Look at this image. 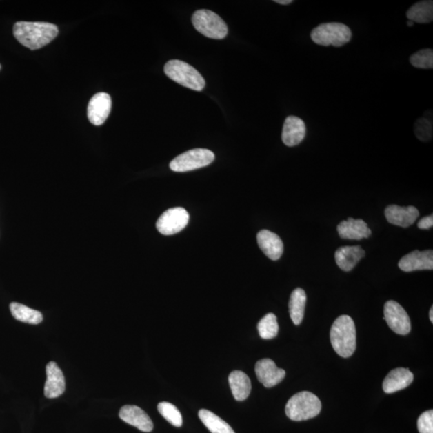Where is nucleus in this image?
Returning <instances> with one entry per match:
<instances>
[{"label": "nucleus", "instance_id": "28", "mask_svg": "<svg viewBox=\"0 0 433 433\" xmlns=\"http://www.w3.org/2000/svg\"><path fill=\"white\" fill-rule=\"evenodd\" d=\"M412 66L424 70H432L433 68V51L432 49H423L413 54L410 57Z\"/></svg>", "mask_w": 433, "mask_h": 433}, {"label": "nucleus", "instance_id": "10", "mask_svg": "<svg viewBox=\"0 0 433 433\" xmlns=\"http://www.w3.org/2000/svg\"><path fill=\"white\" fill-rule=\"evenodd\" d=\"M112 100L105 92L97 93L92 97L88 106V120L93 125L99 126L106 121L110 114Z\"/></svg>", "mask_w": 433, "mask_h": 433}, {"label": "nucleus", "instance_id": "31", "mask_svg": "<svg viewBox=\"0 0 433 433\" xmlns=\"http://www.w3.org/2000/svg\"><path fill=\"white\" fill-rule=\"evenodd\" d=\"M433 225V216L432 215L425 216L420 220L418 223V228L421 230H429L432 228Z\"/></svg>", "mask_w": 433, "mask_h": 433}, {"label": "nucleus", "instance_id": "6", "mask_svg": "<svg viewBox=\"0 0 433 433\" xmlns=\"http://www.w3.org/2000/svg\"><path fill=\"white\" fill-rule=\"evenodd\" d=\"M192 22L197 31L203 36L214 39H223L228 34V28L219 14L210 10H199L194 13Z\"/></svg>", "mask_w": 433, "mask_h": 433}, {"label": "nucleus", "instance_id": "35", "mask_svg": "<svg viewBox=\"0 0 433 433\" xmlns=\"http://www.w3.org/2000/svg\"><path fill=\"white\" fill-rule=\"evenodd\" d=\"M0 68H1V66H0Z\"/></svg>", "mask_w": 433, "mask_h": 433}, {"label": "nucleus", "instance_id": "23", "mask_svg": "<svg viewBox=\"0 0 433 433\" xmlns=\"http://www.w3.org/2000/svg\"><path fill=\"white\" fill-rule=\"evenodd\" d=\"M407 17L413 23H427L433 19V2L420 1L407 10Z\"/></svg>", "mask_w": 433, "mask_h": 433}, {"label": "nucleus", "instance_id": "27", "mask_svg": "<svg viewBox=\"0 0 433 433\" xmlns=\"http://www.w3.org/2000/svg\"><path fill=\"white\" fill-rule=\"evenodd\" d=\"M160 414L172 425L180 427L182 425V416L176 406L169 402H161L157 405Z\"/></svg>", "mask_w": 433, "mask_h": 433}, {"label": "nucleus", "instance_id": "9", "mask_svg": "<svg viewBox=\"0 0 433 433\" xmlns=\"http://www.w3.org/2000/svg\"><path fill=\"white\" fill-rule=\"evenodd\" d=\"M383 313H385L383 319H385L388 327L393 332L401 336H406L411 332L410 318L401 304L390 300L385 304Z\"/></svg>", "mask_w": 433, "mask_h": 433}, {"label": "nucleus", "instance_id": "26", "mask_svg": "<svg viewBox=\"0 0 433 433\" xmlns=\"http://www.w3.org/2000/svg\"><path fill=\"white\" fill-rule=\"evenodd\" d=\"M258 331L260 337L263 339H272L276 337L279 332L276 316L273 313L265 314L258 324Z\"/></svg>", "mask_w": 433, "mask_h": 433}, {"label": "nucleus", "instance_id": "22", "mask_svg": "<svg viewBox=\"0 0 433 433\" xmlns=\"http://www.w3.org/2000/svg\"><path fill=\"white\" fill-rule=\"evenodd\" d=\"M306 303L307 294L304 290L302 288L294 290L289 302L290 316L294 324L299 325L303 322Z\"/></svg>", "mask_w": 433, "mask_h": 433}, {"label": "nucleus", "instance_id": "5", "mask_svg": "<svg viewBox=\"0 0 433 433\" xmlns=\"http://www.w3.org/2000/svg\"><path fill=\"white\" fill-rule=\"evenodd\" d=\"M352 31L341 23H322L314 28L311 37L312 41L322 46L342 47L352 39Z\"/></svg>", "mask_w": 433, "mask_h": 433}, {"label": "nucleus", "instance_id": "14", "mask_svg": "<svg viewBox=\"0 0 433 433\" xmlns=\"http://www.w3.org/2000/svg\"><path fill=\"white\" fill-rule=\"evenodd\" d=\"M47 380L44 385V395L47 398H57L66 391V379L57 363L50 362L46 366Z\"/></svg>", "mask_w": 433, "mask_h": 433}, {"label": "nucleus", "instance_id": "19", "mask_svg": "<svg viewBox=\"0 0 433 433\" xmlns=\"http://www.w3.org/2000/svg\"><path fill=\"white\" fill-rule=\"evenodd\" d=\"M338 233L343 239L361 240L367 239L372 230L362 219L349 218L338 225Z\"/></svg>", "mask_w": 433, "mask_h": 433}, {"label": "nucleus", "instance_id": "17", "mask_svg": "<svg viewBox=\"0 0 433 433\" xmlns=\"http://www.w3.org/2000/svg\"><path fill=\"white\" fill-rule=\"evenodd\" d=\"M414 379L408 368L399 367L387 374L383 383V390L387 394L394 393L407 387Z\"/></svg>", "mask_w": 433, "mask_h": 433}, {"label": "nucleus", "instance_id": "24", "mask_svg": "<svg viewBox=\"0 0 433 433\" xmlns=\"http://www.w3.org/2000/svg\"><path fill=\"white\" fill-rule=\"evenodd\" d=\"M199 416L211 433H235L228 423L212 412L201 410L199 412Z\"/></svg>", "mask_w": 433, "mask_h": 433}, {"label": "nucleus", "instance_id": "21", "mask_svg": "<svg viewBox=\"0 0 433 433\" xmlns=\"http://www.w3.org/2000/svg\"><path fill=\"white\" fill-rule=\"evenodd\" d=\"M229 383L236 401H243L250 396L252 382L247 374L241 371H234L230 374Z\"/></svg>", "mask_w": 433, "mask_h": 433}, {"label": "nucleus", "instance_id": "12", "mask_svg": "<svg viewBox=\"0 0 433 433\" xmlns=\"http://www.w3.org/2000/svg\"><path fill=\"white\" fill-rule=\"evenodd\" d=\"M398 265L405 272L423 270H432L433 269L432 250H425V252L415 250V252L403 256Z\"/></svg>", "mask_w": 433, "mask_h": 433}, {"label": "nucleus", "instance_id": "3", "mask_svg": "<svg viewBox=\"0 0 433 433\" xmlns=\"http://www.w3.org/2000/svg\"><path fill=\"white\" fill-rule=\"evenodd\" d=\"M321 410V401L316 395L310 392H301L290 399L285 412L289 419L303 421L317 416Z\"/></svg>", "mask_w": 433, "mask_h": 433}, {"label": "nucleus", "instance_id": "29", "mask_svg": "<svg viewBox=\"0 0 433 433\" xmlns=\"http://www.w3.org/2000/svg\"><path fill=\"white\" fill-rule=\"evenodd\" d=\"M415 134L421 141H429L432 137V121L430 117H422L418 119L414 126Z\"/></svg>", "mask_w": 433, "mask_h": 433}, {"label": "nucleus", "instance_id": "11", "mask_svg": "<svg viewBox=\"0 0 433 433\" xmlns=\"http://www.w3.org/2000/svg\"><path fill=\"white\" fill-rule=\"evenodd\" d=\"M255 373L258 380L265 387H272L283 381L286 372L279 368L270 359H263L256 363Z\"/></svg>", "mask_w": 433, "mask_h": 433}, {"label": "nucleus", "instance_id": "16", "mask_svg": "<svg viewBox=\"0 0 433 433\" xmlns=\"http://www.w3.org/2000/svg\"><path fill=\"white\" fill-rule=\"evenodd\" d=\"M388 223L407 228L415 223L419 211L414 206L401 208L396 205H388L385 211Z\"/></svg>", "mask_w": 433, "mask_h": 433}, {"label": "nucleus", "instance_id": "18", "mask_svg": "<svg viewBox=\"0 0 433 433\" xmlns=\"http://www.w3.org/2000/svg\"><path fill=\"white\" fill-rule=\"evenodd\" d=\"M258 244L270 259L276 261L283 253V243L276 234L268 230H261L257 235Z\"/></svg>", "mask_w": 433, "mask_h": 433}, {"label": "nucleus", "instance_id": "15", "mask_svg": "<svg viewBox=\"0 0 433 433\" xmlns=\"http://www.w3.org/2000/svg\"><path fill=\"white\" fill-rule=\"evenodd\" d=\"M119 416L123 421L134 426L142 432H150L154 429L150 417L139 407L125 405L121 408Z\"/></svg>", "mask_w": 433, "mask_h": 433}, {"label": "nucleus", "instance_id": "4", "mask_svg": "<svg viewBox=\"0 0 433 433\" xmlns=\"http://www.w3.org/2000/svg\"><path fill=\"white\" fill-rule=\"evenodd\" d=\"M164 72L172 81L194 91H201L205 86L203 76L193 66L184 61L172 60L165 63Z\"/></svg>", "mask_w": 433, "mask_h": 433}, {"label": "nucleus", "instance_id": "32", "mask_svg": "<svg viewBox=\"0 0 433 433\" xmlns=\"http://www.w3.org/2000/svg\"><path fill=\"white\" fill-rule=\"evenodd\" d=\"M274 2L282 5H288L293 3L292 0H275Z\"/></svg>", "mask_w": 433, "mask_h": 433}, {"label": "nucleus", "instance_id": "34", "mask_svg": "<svg viewBox=\"0 0 433 433\" xmlns=\"http://www.w3.org/2000/svg\"><path fill=\"white\" fill-rule=\"evenodd\" d=\"M413 24H414V23L412 22V21H408L407 22V26H413Z\"/></svg>", "mask_w": 433, "mask_h": 433}, {"label": "nucleus", "instance_id": "8", "mask_svg": "<svg viewBox=\"0 0 433 433\" xmlns=\"http://www.w3.org/2000/svg\"><path fill=\"white\" fill-rule=\"evenodd\" d=\"M189 220V213L184 208H171L160 216L156 226L161 234L173 235L185 229Z\"/></svg>", "mask_w": 433, "mask_h": 433}, {"label": "nucleus", "instance_id": "13", "mask_svg": "<svg viewBox=\"0 0 433 433\" xmlns=\"http://www.w3.org/2000/svg\"><path fill=\"white\" fill-rule=\"evenodd\" d=\"M306 134V125L301 118L290 116L285 121L282 140L287 146L294 147L299 145L304 140Z\"/></svg>", "mask_w": 433, "mask_h": 433}, {"label": "nucleus", "instance_id": "2", "mask_svg": "<svg viewBox=\"0 0 433 433\" xmlns=\"http://www.w3.org/2000/svg\"><path fill=\"white\" fill-rule=\"evenodd\" d=\"M330 338L334 350L339 356L351 357L356 349V330L353 319L346 314L337 318L332 325Z\"/></svg>", "mask_w": 433, "mask_h": 433}, {"label": "nucleus", "instance_id": "20", "mask_svg": "<svg viewBox=\"0 0 433 433\" xmlns=\"http://www.w3.org/2000/svg\"><path fill=\"white\" fill-rule=\"evenodd\" d=\"M365 256V252L360 245L356 247H343L336 250L334 259L338 267L343 272H351Z\"/></svg>", "mask_w": 433, "mask_h": 433}, {"label": "nucleus", "instance_id": "1", "mask_svg": "<svg viewBox=\"0 0 433 433\" xmlns=\"http://www.w3.org/2000/svg\"><path fill=\"white\" fill-rule=\"evenodd\" d=\"M58 32L55 24L46 22L19 21L13 28L14 37L31 50L46 46L57 37Z\"/></svg>", "mask_w": 433, "mask_h": 433}, {"label": "nucleus", "instance_id": "7", "mask_svg": "<svg viewBox=\"0 0 433 433\" xmlns=\"http://www.w3.org/2000/svg\"><path fill=\"white\" fill-rule=\"evenodd\" d=\"M215 156L212 151L194 149L183 152L170 162V169L174 172H188L203 168L212 163Z\"/></svg>", "mask_w": 433, "mask_h": 433}, {"label": "nucleus", "instance_id": "33", "mask_svg": "<svg viewBox=\"0 0 433 433\" xmlns=\"http://www.w3.org/2000/svg\"><path fill=\"white\" fill-rule=\"evenodd\" d=\"M430 319L431 321V323H433V308L432 307L430 309Z\"/></svg>", "mask_w": 433, "mask_h": 433}, {"label": "nucleus", "instance_id": "30", "mask_svg": "<svg viewBox=\"0 0 433 433\" xmlns=\"http://www.w3.org/2000/svg\"><path fill=\"white\" fill-rule=\"evenodd\" d=\"M417 427L420 433H433V411H426L417 421Z\"/></svg>", "mask_w": 433, "mask_h": 433}, {"label": "nucleus", "instance_id": "25", "mask_svg": "<svg viewBox=\"0 0 433 433\" xmlns=\"http://www.w3.org/2000/svg\"><path fill=\"white\" fill-rule=\"evenodd\" d=\"M10 310L14 319L19 321L29 324H39L43 321L42 314L36 310L26 306L21 303H12Z\"/></svg>", "mask_w": 433, "mask_h": 433}]
</instances>
